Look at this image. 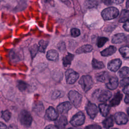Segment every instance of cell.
<instances>
[{
	"label": "cell",
	"mask_w": 129,
	"mask_h": 129,
	"mask_svg": "<svg viewBox=\"0 0 129 129\" xmlns=\"http://www.w3.org/2000/svg\"><path fill=\"white\" fill-rule=\"evenodd\" d=\"M58 48L60 51H63L65 50V44L63 42H60V44H58Z\"/></svg>",
	"instance_id": "obj_39"
},
{
	"label": "cell",
	"mask_w": 129,
	"mask_h": 129,
	"mask_svg": "<svg viewBox=\"0 0 129 129\" xmlns=\"http://www.w3.org/2000/svg\"><path fill=\"white\" fill-rule=\"evenodd\" d=\"M45 128H58V127L56 126V125H48V126H46L45 127Z\"/></svg>",
	"instance_id": "obj_44"
},
{
	"label": "cell",
	"mask_w": 129,
	"mask_h": 129,
	"mask_svg": "<svg viewBox=\"0 0 129 129\" xmlns=\"http://www.w3.org/2000/svg\"><path fill=\"white\" fill-rule=\"evenodd\" d=\"M9 57L11 60L13 62H17L23 58V55L20 49H13L10 52Z\"/></svg>",
	"instance_id": "obj_8"
},
{
	"label": "cell",
	"mask_w": 129,
	"mask_h": 129,
	"mask_svg": "<svg viewBox=\"0 0 129 129\" xmlns=\"http://www.w3.org/2000/svg\"><path fill=\"white\" fill-rule=\"evenodd\" d=\"M102 124L104 127L106 128H108L112 127L114 124L113 117L112 116H110L109 117H107L103 120Z\"/></svg>",
	"instance_id": "obj_25"
},
{
	"label": "cell",
	"mask_w": 129,
	"mask_h": 129,
	"mask_svg": "<svg viewBox=\"0 0 129 129\" xmlns=\"http://www.w3.org/2000/svg\"><path fill=\"white\" fill-rule=\"evenodd\" d=\"M99 3V0H86L85 6L88 8H93L96 7Z\"/></svg>",
	"instance_id": "obj_26"
},
{
	"label": "cell",
	"mask_w": 129,
	"mask_h": 129,
	"mask_svg": "<svg viewBox=\"0 0 129 129\" xmlns=\"http://www.w3.org/2000/svg\"><path fill=\"white\" fill-rule=\"evenodd\" d=\"M33 110L37 113L39 114H42L44 111V107L41 102H37L34 104L33 107Z\"/></svg>",
	"instance_id": "obj_27"
},
{
	"label": "cell",
	"mask_w": 129,
	"mask_h": 129,
	"mask_svg": "<svg viewBox=\"0 0 129 129\" xmlns=\"http://www.w3.org/2000/svg\"><path fill=\"white\" fill-rule=\"evenodd\" d=\"M92 49H93V47L91 45L89 44H86L81 46L78 49H77L76 53L78 54L87 53L91 51Z\"/></svg>",
	"instance_id": "obj_21"
},
{
	"label": "cell",
	"mask_w": 129,
	"mask_h": 129,
	"mask_svg": "<svg viewBox=\"0 0 129 129\" xmlns=\"http://www.w3.org/2000/svg\"><path fill=\"white\" fill-rule=\"evenodd\" d=\"M86 110L88 115L91 119H94L98 112V109L97 106L90 102H88L86 106Z\"/></svg>",
	"instance_id": "obj_7"
},
{
	"label": "cell",
	"mask_w": 129,
	"mask_h": 129,
	"mask_svg": "<svg viewBox=\"0 0 129 129\" xmlns=\"http://www.w3.org/2000/svg\"><path fill=\"white\" fill-rule=\"evenodd\" d=\"M118 85V79L116 77H112L109 79V82L106 84V87L110 90H114Z\"/></svg>",
	"instance_id": "obj_15"
},
{
	"label": "cell",
	"mask_w": 129,
	"mask_h": 129,
	"mask_svg": "<svg viewBox=\"0 0 129 129\" xmlns=\"http://www.w3.org/2000/svg\"><path fill=\"white\" fill-rule=\"evenodd\" d=\"M111 93L108 90H101L97 93V99L100 102H106L111 97Z\"/></svg>",
	"instance_id": "obj_10"
},
{
	"label": "cell",
	"mask_w": 129,
	"mask_h": 129,
	"mask_svg": "<svg viewBox=\"0 0 129 129\" xmlns=\"http://www.w3.org/2000/svg\"><path fill=\"white\" fill-rule=\"evenodd\" d=\"M68 123V120L67 118L64 116H61L55 121L56 126L58 128H64Z\"/></svg>",
	"instance_id": "obj_17"
},
{
	"label": "cell",
	"mask_w": 129,
	"mask_h": 129,
	"mask_svg": "<svg viewBox=\"0 0 129 129\" xmlns=\"http://www.w3.org/2000/svg\"><path fill=\"white\" fill-rule=\"evenodd\" d=\"M122 91H123V92L124 94H127V95H129V84L124 86Z\"/></svg>",
	"instance_id": "obj_40"
},
{
	"label": "cell",
	"mask_w": 129,
	"mask_h": 129,
	"mask_svg": "<svg viewBox=\"0 0 129 129\" xmlns=\"http://www.w3.org/2000/svg\"><path fill=\"white\" fill-rule=\"evenodd\" d=\"M85 119L84 114L82 112H79L73 116L70 120V123L74 126H80L84 123Z\"/></svg>",
	"instance_id": "obj_5"
},
{
	"label": "cell",
	"mask_w": 129,
	"mask_h": 129,
	"mask_svg": "<svg viewBox=\"0 0 129 129\" xmlns=\"http://www.w3.org/2000/svg\"><path fill=\"white\" fill-rule=\"evenodd\" d=\"M108 40V39L106 37H101L99 38L97 41V45L98 47H102L104 44Z\"/></svg>",
	"instance_id": "obj_35"
},
{
	"label": "cell",
	"mask_w": 129,
	"mask_h": 129,
	"mask_svg": "<svg viewBox=\"0 0 129 129\" xmlns=\"http://www.w3.org/2000/svg\"><path fill=\"white\" fill-rule=\"evenodd\" d=\"M72 108V105L68 101L62 102L57 106V110L60 113H67Z\"/></svg>",
	"instance_id": "obj_13"
},
{
	"label": "cell",
	"mask_w": 129,
	"mask_h": 129,
	"mask_svg": "<svg viewBox=\"0 0 129 129\" xmlns=\"http://www.w3.org/2000/svg\"><path fill=\"white\" fill-rule=\"evenodd\" d=\"M123 27L125 31H129V20L125 22V23L123 26Z\"/></svg>",
	"instance_id": "obj_41"
},
{
	"label": "cell",
	"mask_w": 129,
	"mask_h": 129,
	"mask_svg": "<svg viewBox=\"0 0 129 129\" xmlns=\"http://www.w3.org/2000/svg\"><path fill=\"white\" fill-rule=\"evenodd\" d=\"M74 55L73 54L69 53L67 55H66L62 59L63 65L64 67H67L69 66L71 63L72 60L73 59Z\"/></svg>",
	"instance_id": "obj_23"
},
{
	"label": "cell",
	"mask_w": 129,
	"mask_h": 129,
	"mask_svg": "<svg viewBox=\"0 0 129 129\" xmlns=\"http://www.w3.org/2000/svg\"><path fill=\"white\" fill-rule=\"evenodd\" d=\"M126 6L127 8H129V0H126Z\"/></svg>",
	"instance_id": "obj_47"
},
{
	"label": "cell",
	"mask_w": 129,
	"mask_h": 129,
	"mask_svg": "<svg viewBox=\"0 0 129 129\" xmlns=\"http://www.w3.org/2000/svg\"><path fill=\"white\" fill-rule=\"evenodd\" d=\"M113 3L116 4H120L122 3L123 1V0H111Z\"/></svg>",
	"instance_id": "obj_43"
},
{
	"label": "cell",
	"mask_w": 129,
	"mask_h": 129,
	"mask_svg": "<svg viewBox=\"0 0 129 129\" xmlns=\"http://www.w3.org/2000/svg\"><path fill=\"white\" fill-rule=\"evenodd\" d=\"M119 51L122 56L124 58H129V47L123 46L119 48Z\"/></svg>",
	"instance_id": "obj_30"
},
{
	"label": "cell",
	"mask_w": 129,
	"mask_h": 129,
	"mask_svg": "<svg viewBox=\"0 0 129 129\" xmlns=\"http://www.w3.org/2000/svg\"><path fill=\"white\" fill-rule=\"evenodd\" d=\"M11 113L9 110H6L2 112V117L6 121H9L11 118Z\"/></svg>",
	"instance_id": "obj_32"
},
{
	"label": "cell",
	"mask_w": 129,
	"mask_h": 129,
	"mask_svg": "<svg viewBox=\"0 0 129 129\" xmlns=\"http://www.w3.org/2000/svg\"><path fill=\"white\" fill-rule=\"evenodd\" d=\"M19 120L22 125L29 127L31 124L32 118L28 111L26 110H22L19 114Z\"/></svg>",
	"instance_id": "obj_3"
},
{
	"label": "cell",
	"mask_w": 129,
	"mask_h": 129,
	"mask_svg": "<svg viewBox=\"0 0 129 129\" xmlns=\"http://www.w3.org/2000/svg\"><path fill=\"white\" fill-rule=\"evenodd\" d=\"M92 65V67L95 69H101L104 68V65L102 61H99L95 59H93Z\"/></svg>",
	"instance_id": "obj_29"
},
{
	"label": "cell",
	"mask_w": 129,
	"mask_h": 129,
	"mask_svg": "<svg viewBox=\"0 0 129 129\" xmlns=\"http://www.w3.org/2000/svg\"><path fill=\"white\" fill-rule=\"evenodd\" d=\"M114 120L117 124H124L128 121V118L126 115L123 112H117L114 115Z\"/></svg>",
	"instance_id": "obj_9"
},
{
	"label": "cell",
	"mask_w": 129,
	"mask_h": 129,
	"mask_svg": "<svg viewBox=\"0 0 129 129\" xmlns=\"http://www.w3.org/2000/svg\"><path fill=\"white\" fill-rule=\"evenodd\" d=\"M128 20H129V11L127 10H122L118 19L119 22L123 23Z\"/></svg>",
	"instance_id": "obj_20"
},
{
	"label": "cell",
	"mask_w": 129,
	"mask_h": 129,
	"mask_svg": "<svg viewBox=\"0 0 129 129\" xmlns=\"http://www.w3.org/2000/svg\"><path fill=\"white\" fill-rule=\"evenodd\" d=\"M68 97L76 107H79L81 103L82 96L77 91L75 90H71L68 94Z\"/></svg>",
	"instance_id": "obj_4"
},
{
	"label": "cell",
	"mask_w": 129,
	"mask_h": 129,
	"mask_svg": "<svg viewBox=\"0 0 129 129\" xmlns=\"http://www.w3.org/2000/svg\"><path fill=\"white\" fill-rule=\"evenodd\" d=\"M46 57L50 60H56L58 58V53L56 50L50 49L47 51Z\"/></svg>",
	"instance_id": "obj_19"
},
{
	"label": "cell",
	"mask_w": 129,
	"mask_h": 129,
	"mask_svg": "<svg viewBox=\"0 0 129 129\" xmlns=\"http://www.w3.org/2000/svg\"><path fill=\"white\" fill-rule=\"evenodd\" d=\"M121 86H125L129 84V77L125 78L121 80L120 82Z\"/></svg>",
	"instance_id": "obj_38"
},
{
	"label": "cell",
	"mask_w": 129,
	"mask_h": 129,
	"mask_svg": "<svg viewBox=\"0 0 129 129\" xmlns=\"http://www.w3.org/2000/svg\"><path fill=\"white\" fill-rule=\"evenodd\" d=\"M108 78V74L107 72H102L96 75V79L98 81L105 82Z\"/></svg>",
	"instance_id": "obj_24"
},
{
	"label": "cell",
	"mask_w": 129,
	"mask_h": 129,
	"mask_svg": "<svg viewBox=\"0 0 129 129\" xmlns=\"http://www.w3.org/2000/svg\"><path fill=\"white\" fill-rule=\"evenodd\" d=\"M116 50L115 47L110 46L101 52V54L103 56H108L114 53Z\"/></svg>",
	"instance_id": "obj_18"
},
{
	"label": "cell",
	"mask_w": 129,
	"mask_h": 129,
	"mask_svg": "<svg viewBox=\"0 0 129 129\" xmlns=\"http://www.w3.org/2000/svg\"><path fill=\"white\" fill-rule=\"evenodd\" d=\"M45 1V2H49V1H50L51 0H44Z\"/></svg>",
	"instance_id": "obj_50"
},
{
	"label": "cell",
	"mask_w": 129,
	"mask_h": 129,
	"mask_svg": "<svg viewBox=\"0 0 129 129\" xmlns=\"http://www.w3.org/2000/svg\"><path fill=\"white\" fill-rule=\"evenodd\" d=\"M99 108L102 115L105 117L108 114L110 111V106L106 104H100Z\"/></svg>",
	"instance_id": "obj_22"
},
{
	"label": "cell",
	"mask_w": 129,
	"mask_h": 129,
	"mask_svg": "<svg viewBox=\"0 0 129 129\" xmlns=\"http://www.w3.org/2000/svg\"><path fill=\"white\" fill-rule=\"evenodd\" d=\"M126 42L129 44V35H128L127 36V38H126Z\"/></svg>",
	"instance_id": "obj_48"
},
{
	"label": "cell",
	"mask_w": 129,
	"mask_h": 129,
	"mask_svg": "<svg viewBox=\"0 0 129 129\" xmlns=\"http://www.w3.org/2000/svg\"><path fill=\"white\" fill-rule=\"evenodd\" d=\"M124 102L126 103L129 104V96H125L124 98Z\"/></svg>",
	"instance_id": "obj_45"
},
{
	"label": "cell",
	"mask_w": 129,
	"mask_h": 129,
	"mask_svg": "<svg viewBox=\"0 0 129 129\" xmlns=\"http://www.w3.org/2000/svg\"><path fill=\"white\" fill-rule=\"evenodd\" d=\"M121 64V61L119 59H115L110 61L107 66L108 69L112 72L117 71Z\"/></svg>",
	"instance_id": "obj_12"
},
{
	"label": "cell",
	"mask_w": 129,
	"mask_h": 129,
	"mask_svg": "<svg viewBox=\"0 0 129 129\" xmlns=\"http://www.w3.org/2000/svg\"><path fill=\"white\" fill-rule=\"evenodd\" d=\"M71 34L74 37H78L80 35V31L79 29L73 28L71 30Z\"/></svg>",
	"instance_id": "obj_36"
},
{
	"label": "cell",
	"mask_w": 129,
	"mask_h": 129,
	"mask_svg": "<svg viewBox=\"0 0 129 129\" xmlns=\"http://www.w3.org/2000/svg\"><path fill=\"white\" fill-rule=\"evenodd\" d=\"M86 128H101V127L100 126L98 125L94 124V125H88V126H86Z\"/></svg>",
	"instance_id": "obj_42"
},
{
	"label": "cell",
	"mask_w": 129,
	"mask_h": 129,
	"mask_svg": "<svg viewBox=\"0 0 129 129\" xmlns=\"http://www.w3.org/2000/svg\"><path fill=\"white\" fill-rule=\"evenodd\" d=\"M46 116L47 118L50 120H55L58 117V113L55 109L50 106L46 110Z\"/></svg>",
	"instance_id": "obj_11"
},
{
	"label": "cell",
	"mask_w": 129,
	"mask_h": 129,
	"mask_svg": "<svg viewBox=\"0 0 129 129\" xmlns=\"http://www.w3.org/2000/svg\"><path fill=\"white\" fill-rule=\"evenodd\" d=\"M119 14V11L115 7H109L105 9L101 12V16L104 20H110L116 18Z\"/></svg>",
	"instance_id": "obj_1"
},
{
	"label": "cell",
	"mask_w": 129,
	"mask_h": 129,
	"mask_svg": "<svg viewBox=\"0 0 129 129\" xmlns=\"http://www.w3.org/2000/svg\"><path fill=\"white\" fill-rule=\"evenodd\" d=\"M122 95L120 92H117L114 94L113 98L110 101V105L111 106H116L118 105L121 100Z\"/></svg>",
	"instance_id": "obj_14"
},
{
	"label": "cell",
	"mask_w": 129,
	"mask_h": 129,
	"mask_svg": "<svg viewBox=\"0 0 129 129\" xmlns=\"http://www.w3.org/2000/svg\"><path fill=\"white\" fill-rule=\"evenodd\" d=\"M127 112L128 115L129 116V108H127Z\"/></svg>",
	"instance_id": "obj_49"
},
{
	"label": "cell",
	"mask_w": 129,
	"mask_h": 129,
	"mask_svg": "<svg viewBox=\"0 0 129 129\" xmlns=\"http://www.w3.org/2000/svg\"><path fill=\"white\" fill-rule=\"evenodd\" d=\"M61 93L60 91L55 90L52 92L51 94V98L53 99H56L61 97Z\"/></svg>",
	"instance_id": "obj_37"
},
{
	"label": "cell",
	"mask_w": 129,
	"mask_h": 129,
	"mask_svg": "<svg viewBox=\"0 0 129 129\" xmlns=\"http://www.w3.org/2000/svg\"><path fill=\"white\" fill-rule=\"evenodd\" d=\"M29 50L32 56V57H34L37 54L38 50H39L38 46L36 44H34L30 48Z\"/></svg>",
	"instance_id": "obj_34"
},
{
	"label": "cell",
	"mask_w": 129,
	"mask_h": 129,
	"mask_svg": "<svg viewBox=\"0 0 129 129\" xmlns=\"http://www.w3.org/2000/svg\"><path fill=\"white\" fill-rule=\"evenodd\" d=\"M118 75L121 78H124L126 77L129 75V68L126 67H123L119 70Z\"/></svg>",
	"instance_id": "obj_31"
},
{
	"label": "cell",
	"mask_w": 129,
	"mask_h": 129,
	"mask_svg": "<svg viewBox=\"0 0 129 129\" xmlns=\"http://www.w3.org/2000/svg\"><path fill=\"white\" fill-rule=\"evenodd\" d=\"M83 90L84 92L89 91L93 85V81L91 76L89 75L83 76L79 81Z\"/></svg>",
	"instance_id": "obj_2"
},
{
	"label": "cell",
	"mask_w": 129,
	"mask_h": 129,
	"mask_svg": "<svg viewBox=\"0 0 129 129\" xmlns=\"http://www.w3.org/2000/svg\"><path fill=\"white\" fill-rule=\"evenodd\" d=\"M1 128H7V126H6V125L4 124V123H3V122H1Z\"/></svg>",
	"instance_id": "obj_46"
},
{
	"label": "cell",
	"mask_w": 129,
	"mask_h": 129,
	"mask_svg": "<svg viewBox=\"0 0 129 129\" xmlns=\"http://www.w3.org/2000/svg\"><path fill=\"white\" fill-rule=\"evenodd\" d=\"M125 39V35L123 33H118L114 35L112 38V42L114 44L121 43Z\"/></svg>",
	"instance_id": "obj_16"
},
{
	"label": "cell",
	"mask_w": 129,
	"mask_h": 129,
	"mask_svg": "<svg viewBox=\"0 0 129 129\" xmlns=\"http://www.w3.org/2000/svg\"><path fill=\"white\" fill-rule=\"evenodd\" d=\"M17 87L21 91H25L27 88V84L22 81H19L17 82Z\"/></svg>",
	"instance_id": "obj_33"
},
{
	"label": "cell",
	"mask_w": 129,
	"mask_h": 129,
	"mask_svg": "<svg viewBox=\"0 0 129 129\" xmlns=\"http://www.w3.org/2000/svg\"><path fill=\"white\" fill-rule=\"evenodd\" d=\"M66 82L69 84H73L79 78V74L72 69H68L65 73Z\"/></svg>",
	"instance_id": "obj_6"
},
{
	"label": "cell",
	"mask_w": 129,
	"mask_h": 129,
	"mask_svg": "<svg viewBox=\"0 0 129 129\" xmlns=\"http://www.w3.org/2000/svg\"><path fill=\"white\" fill-rule=\"evenodd\" d=\"M48 41L47 40H41L39 42V46L38 49L39 51L41 52H44L45 49L48 45Z\"/></svg>",
	"instance_id": "obj_28"
}]
</instances>
